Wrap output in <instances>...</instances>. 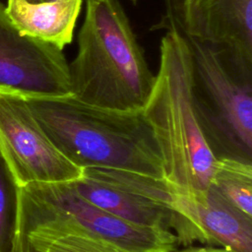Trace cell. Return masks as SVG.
Listing matches in <instances>:
<instances>
[{"mask_svg": "<svg viewBox=\"0 0 252 252\" xmlns=\"http://www.w3.org/2000/svg\"><path fill=\"white\" fill-rule=\"evenodd\" d=\"M46 222L79 227L129 252H172L178 246L172 231L125 221L81 196L71 182L20 187L19 230Z\"/></svg>", "mask_w": 252, "mask_h": 252, "instance_id": "obj_5", "label": "cell"}, {"mask_svg": "<svg viewBox=\"0 0 252 252\" xmlns=\"http://www.w3.org/2000/svg\"><path fill=\"white\" fill-rule=\"evenodd\" d=\"M18 252H129L79 227L46 222L19 230Z\"/></svg>", "mask_w": 252, "mask_h": 252, "instance_id": "obj_12", "label": "cell"}, {"mask_svg": "<svg viewBox=\"0 0 252 252\" xmlns=\"http://www.w3.org/2000/svg\"><path fill=\"white\" fill-rule=\"evenodd\" d=\"M83 0H57L32 4L7 0L8 16L22 34L64 47L73 40Z\"/></svg>", "mask_w": 252, "mask_h": 252, "instance_id": "obj_11", "label": "cell"}, {"mask_svg": "<svg viewBox=\"0 0 252 252\" xmlns=\"http://www.w3.org/2000/svg\"><path fill=\"white\" fill-rule=\"evenodd\" d=\"M0 154L20 187L70 182L83 174V169L51 142L25 96L3 92H0Z\"/></svg>", "mask_w": 252, "mask_h": 252, "instance_id": "obj_6", "label": "cell"}, {"mask_svg": "<svg viewBox=\"0 0 252 252\" xmlns=\"http://www.w3.org/2000/svg\"><path fill=\"white\" fill-rule=\"evenodd\" d=\"M70 182L81 196L125 221L167 229L175 235L180 229L173 210L117 182L100 168H84L82 176Z\"/></svg>", "mask_w": 252, "mask_h": 252, "instance_id": "obj_10", "label": "cell"}, {"mask_svg": "<svg viewBox=\"0 0 252 252\" xmlns=\"http://www.w3.org/2000/svg\"><path fill=\"white\" fill-rule=\"evenodd\" d=\"M28 3H32V4H37V3H44V2H53V1H57V0H24Z\"/></svg>", "mask_w": 252, "mask_h": 252, "instance_id": "obj_16", "label": "cell"}, {"mask_svg": "<svg viewBox=\"0 0 252 252\" xmlns=\"http://www.w3.org/2000/svg\"><path fill=\"white\" fill-rule=\"evenodd\" d=\"M172 208L186 230L188 245L200 242L230 252H252V218L227 202L215 188L175 192Z\"/></svg>", "mask_w": 252, "mask_h": 252, "instance_id": "obj_9", "label": "cell"}, {"mask_svg": "<svg viewBox=\"0 0 252 252\" xmlns=\"http://www.w3.org/2000/svg\"><path fill=\"white\" fill-rule=\"evenodd\" d=\"M16 252H18V251H16Z\"/></svg>", "mask_w": 252, "mask_h": 252, "instance_id": "obj_18", "label": "cell"}, {"mask_svg": "<svg viewBox=\"0 0 252 252\" xmlns=\"http://www.w3.org/2000/svg\"><path fill=\"white\" fill-rule=\"evenodd\" d=\"M55 147L75 165L164 178L161 153L141 111H117L72 95L25 96Z\"/></svg>", "mask_w": 252, "mask_h": 252, "instance_id": "obj_1", "label": "cell"}, {"mask_svg": "<svg viewBox=\"0 0 252 252\" xmlns=\"http://www.w3.org/2000/svg\"><path fill=\"white\" fill-rule=\"evenodd\" d=\"M142 112L158 141L164 179L184 193L206 191L217 157L197 117L186 41L173 31L160 40L158 72Z\"/></svg>", "mask_w": 252, "mask_h": 252, "instance_id": "obj_3", "label": "cell"}, {"mask_svg": "<svg viewBox=\"0 0 252 252\" xmlns=\"http://www.w3.org/2000/svg\"><path fill=\"white\" fill-rule=\"evenodd\" d=\"M0 92L23 96L71 95L63 49L22 34L0 0Z\"/></svg>", "mask_w": 252, "mask_h": 252, "instance_id": "obj_7", "label": "cell"}, {"mask_svg": "<svg viewBox=\"0 0 252 252\" xmlns=\"http://www.w3.org/2000/svg\"><path fill=\"white\" fill-rule=\"evenodd\" d=\"M172 252H230V251L222 247L205 245V246H187L180 250L175 249Z\"/></svg>", "mask_w": 252, "mask_h": 252, "instance_id": "obj_15", "label": "cell"}, {"mask_svg": "<svg viewBox=\"0 0 252 252\" xmlns=\"http://www.w3.org/2000/svg\"><path fill=\"white\" fill-rule=\"evenodd\" d=\"M157 29L252 59V0H165Z\"/></svg>", "mask_w": 252, "mask_h": 252, "instance_id": "obj_8", "label": "cell"}, {"mask_svg": "<svg viewBox=\"0 0 252 252\" xmlns=\"http://www.w3.org/2000/svg\"><path fill=\"white\" fill-rule=\"evenodd\" d=\"M183 38L189 50L196 113L210 148L217 158L251 162L252 59Z\"/></svg>", "mask_w": 252, "mask_h": 252, "instance_id": "obj_4", "label": "cell"}, {"mask_svg": "<svg viewBox=\"0 0 252 252\" xmlns=\"http://www.w3.org/2000/svg\"><path fill=\"white\" fill-rule=\"evenodd\" d=\"M127 1H129V2H131L132 4H136L137 2H138V0H127Z\"/></svg>", "mask_w": 252, "mask_h": 252, "instance_id": "obj_17", "label": "cell"}, {"mask_svg": "<svg viewBox=\"0 0 252 252\" xmlns=\"http://www.w3.org/2000/svg\"><path fill=\"white\" fill-rule=\"evenodd\" d=\"M20 186L0 154V252H16L19 238Z\"/></svg>", "mask_w": 252, "mask_h": 252, "instance_id": "obj_14", "label": "cell"}, {"mask_svg": "<svg viewBox=\"0 0 252 252\" xmlns=\"http://www.w3.org/2000/svg\"><path fill=\"white\" fill-rule=\"evenodd\" d=\"M211 186L227 202L252 218V162L228 158H217Z\"/></svg>", "mask_w": 252, "mask_h": 252, "instance_id": "obj_13", "label": "cell"}, {"mask_svg": "<svg viewBox=\"0 0 252 252\" xmlns=\"http://www.w3.org/2000/svg\"><path fill=\"white\" fill-rule=\"evenodd\" d=\"M69 80L71 95L84 103L117 111L143 110L156 76L118 0H87Z\"/></svg>", "mask_w": 252, "mask_h": 252, "instance_id": "obj_2", "label": "cell"}]
</instances>
